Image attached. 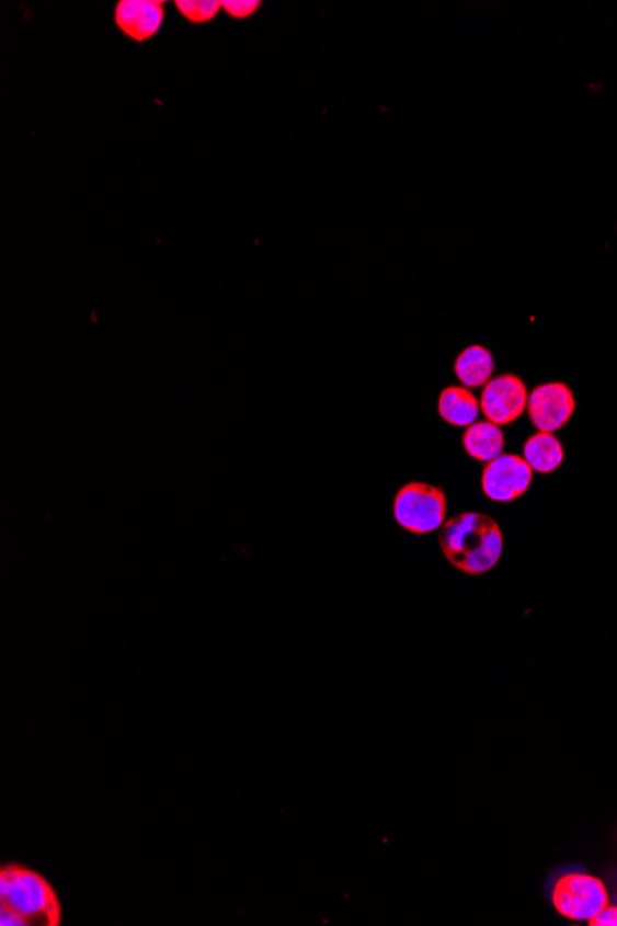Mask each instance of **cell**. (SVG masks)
Masks as SVG:
<instances>
[{
	"label": "cell",
	"instance_id": "7c38bea8",
	"mask_svg": "<svg viewBox=\"0 0 617 926\" xmlns=\"http://www.w3.org/2000/svg\"><path fill=\"white\" fill-rule=\"evenodd\" d=\"M524 459L535 472L551 473L564 460V446L553 433L538 431L524 444Z\"/></svg>",
	"mask_w": 617,
	"mask_h": 926
},
{
	"label": "cell",
	"instance_id": "6da1fadb",
	"mask_svg": "<svg viewBox=\"0 0 617 926\" xmlns=\"http://www.w3.org/2000/svg\"><path fill=\"white\" fill-rule=\"evenodd\" d=\"M438 542L449 564L470 575L490 572L503 553L500 524L481 513H462L447 519Z\"/></svg>",
	"mask_w": 617,
	"mask_h": 926
},
{
	"label": "cell",
	"instance_id": "2e32d148",
	"mask_svg": "<svg viewBox=\"0 0 617 926\" xmlns=\"http://www.w3.org/2000/svg\"><path fill=\"white\" fill-rule=\"evenodd\" d=\"M0 925L2 926H26L24 923L23 917L21 915L15 914L12 910L2 908L0 906Z\"/></svg>",
	"mask_w": 617,
	"mask_h": 926
},
{
	"label": "cell",
	"instance_id": "277c9868",
	"mask_svg": "<svg viewBox=\"0 0 617 926\" xmlns=\"http://www.w3.org/2000/svg\"><path fill=\"white\" fill-rule=\"evenodd\" d=\"M551 901L565 919L590 921L610 904V895L605 882L594 874L571 873L555 882Z\"/></svg>",
	"mask_w": 617,
	"mask_h": 926
},
{
	"label": "cell",
	"instance_id": "9c48e42d",
	"mask_svg": "<svg viewBox=\"0 0 617 926\" xmlns=\"http://www.w3.org/2000/svg\"><path fill=\"white\" fill-rule=\"evenodd\" d=\"M462 446H465L466 454L470 455L471 459L479 460V462H487L498 459L503 455L505 448V435L501 431V425L494 422H476V424L468 425V430L462 435Z\"/></svg>",
	"mask_w": 617,
	"mask_h": 926
},
{
	"label": "cell",
	"instance_id": "7a4b0ae2",
	"mask_svg": "<svg viewBox=\"0 0 617 926\" xmlns=\"http://www.w3.org/2000/svg\"><path fill=\"white\" fill-rule=\"evenodd\" d=\"M0 906L21 915L26 926L61 925V904L50 882L18 864L0 869Z\"/></svg>",
	"mask_w": 617,
	"mask_h": 926
},
{
	"label": "cell",
	"instance_id": "9a60e30c",
	"mask_svg": "<svg viewBox=\"0 0 617 926\" xmlns=\"http://www.w3.org/2000/svg\"><path fill=\"white\" fill-rule=\"evenodd\" d=\"M590 926H617V906L608 904L606 908L601 910L599 914L595 915L594 919L589 921Z\"/></svg>",
	"mask_w": 617,
	"mask_h": 926
},
{
	"label": "cell",
	"instance_id": "5bb4252c",
	"mask_svg": "<svg viewBox=\"0 0 617 926\" xmlns=\"http://www.w3.org/2000/svg\"><path fill=\"white\" fill-rule=\"evenodd\" d=\"M261 8L259 0H222V10L233 19H248Z\"/></svg>",
	"mask_w": 617,
	"mask_h": 926
},
{
	"label": "cell",
	"instance_id": "5b68a950",
	"mask_svg": "<svg viewBox=\"0 0 617 926\" xmlns=\"http://www.w3.org/2000/svg\"><path fill=\"white\" fill-rule=\"evenodd\" d=\"M533 468L519 455H500L482 470L481 487L492 502L509 503L524 496L533 483Z\"/></svg>",
	"mask_w": 617,
	"mask_h": 926
},
{
	"label": "cell",
	"instance_id": "30bf717a",
	"mask_svg": "<svg viewBox=\"0 0 617 926\" xmlns=\"http://www.w3.org/2000/svg\"><path fill=\"white\" fill-rule=\"evenodd\" d=\"M455 376L466 389H481L494 374V355L479 344L468 346L455 361Z\"/></svg>",
	"mask_w": 617,
	"mask_h": 926
},
{
	"label": "cell",
	"instance_id": "8fae6325",
	"mask_svg": "<svg viewBox=\"0 0 617 926\" xmlns=\"http://www.w3.org/2000/svg\"><path fill=\"white\" fill-rule=\"evenodd\" d=\"M479 411H481V403L477 401L476 395L462 385L442 390L438 398V414L447 424L468 427L476 424Z\"/></svg>",
	"mask_w": 617,
	"mask_h": 926
},
{
	"label": "cell",
	"instance_id": "8992f818",
	"mask_svg": "<svg viewBox=\"0 0 617 926\" xmlns=\"http://www.w3.org/2000/svg\"><path fill=\"white\" fill-rule=\"evenodd\" d=\"M529 390L524 379L503 374L482 387L481 411L484 419L498 425L512 424L527 411Z\"/></svg>",
	"mask_w": 617,
	"mask_h": 926
},
{
	"label": "cell",
	"instance_id": "3957f363",
	"mask_svg": "<svg viewBox=\"0 0 617 926\" xmlns=\"http://www.w3.org/2000/svg\"><path fill=\"white\" fill-rule=\"evenodd\" d=\"M447 502L444 490L412 481L396 492L392 516L396 524L412 535H427L446 524Z\"/></svg>",
	"mask_w": 617,
	"mask_h": 926
},
{
	"label": "cell",
	"instance_id": "ba28073f",
	"mask_svg": "<svg viewBox=\"0 0 617 926\" xmlns=\"http://www.w3.org/2000/svg\"><path fill=\"white\" fill-rule=\"evenodd\" d=\"M115 24L132 42L145 43L158 34L165 21L163 0H118Z\"/></svg>",
	"mask_w": 617,
	"mask_h": 926
},
{
	"label": "cell",
	"instance_id": "52a82bcc",
	"mask_svg": "<svg viewBox=\"0 0 617 926\" xmlns=\"http://www.w3.org/2000/svg\"><path fill=\"white\" fill-rule=\"evenodd\" d=\"M576 401L573 390L560 381L538 385L529 395L527 413L538 431L555 433L562 430L575 413Z\"/></svg>",
	"mask_w": 617,
	"mask_h": 926
},
{
	"label": "cell",
	"instance_id": "4fadbf2b",
	"mask_svg": "<svg viewBox=\"0 0 617 926\" xmlns=\"http://www.w3.org/2000/svg\"><path fill=\"white\" fill-rule=\"evenodd\" d=\"M178 12L187 19L188 23L204 24L217 18L222 10L220 0H176L174 2Z\"/></svg>",
	"mask_w": 617,
	"mask_h": 926
}]
</instances>
